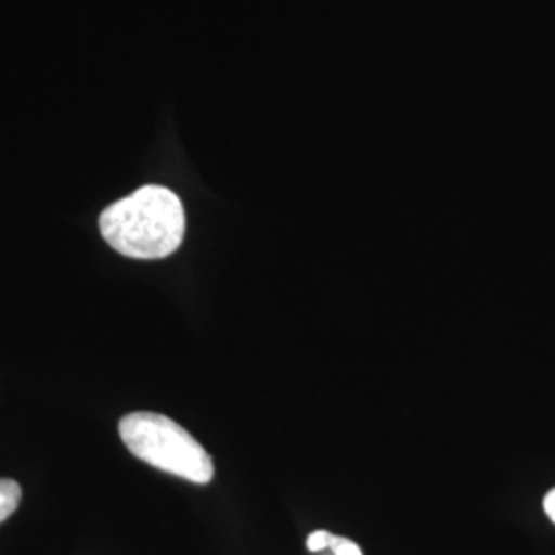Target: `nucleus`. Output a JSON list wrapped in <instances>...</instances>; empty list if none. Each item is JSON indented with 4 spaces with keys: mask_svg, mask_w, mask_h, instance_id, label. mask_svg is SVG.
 I'll return each instance as SVG.
<instances>
[{
    "mask_svg": "<svg viewBox=\"0 0 555 555\" xmlns=\"http://www.w3.org/2000/svg\"><path fill=\"white\" fill-rule=\"evenodd\" d=\"M100 229L126 258L163 259L176 254L183 241L185 212L176 192L144 185L103 210Z\"/></svg>",
    "mask_w": 555,
    "mask_h": 555,
    "instance_id": "nucleus-1",
    "label": "nucleus"
},
{
    "mask_svg": "<svg viewBox=\"0 0 555 555\" xmlns=\"http://www.w3.org/2000/svg\"><path fill=\"white\" fill-rule=\"evenodd\" d=\"M119 437L140 461L165 474L208 483L215 477V463L206 449L171 417L153 412H134L119 420Z\"/></svg>",
    "mask_w": 555,
    "mask_h": 555,
    "instance_id": "nucleus-2",
    "label": "nucleus"
},
{
    "mask_svg": "<svg viewBox=\"0 0 555 555\" xmlns=\"http://www.w3.org/2000/svg\"><path fill=\"white\" fill-rule=\"evenodd\" d=\"M21 502V486L13 479H0V522L17 511Z\"/></svg>",
    "mask_w": 555,
    "mask_h": 555,
    "instance_id": "nucleus-3",
    "label": "nucleus"
},
{
    "mask_svg": "<svg viewBox=\"0 0 555 555\" xmlns=\"http://www.w3.org/2000/svg\"><path fill=\"white\" fill-rule=\"evenodd\" d=\"M327 550H332V555H362L357 543L350 541V539H346V537H330Z\"/></svg>",
    "mask_w": 555,
    "mask_h": 555,
    "instance_id": "nucleus-4",
    "label": "nucleus"
},
{
    "mask_svg": "<svg viewBox=\"0 0 555 555\" xmlns=\"http://www.w3.org/2000/svg\"><path fill=\"white\" fill-rule=\"evenodd\" d=\"M330 537H332V533H327V531H315V533H311L309 539H307V550L313 552V554L321 552V550H327Z\"/></svg>",
    "mask_w": 555,
    "mask_h": 555,
    "instance_id": "nucleus-5",
    "label": "nucleus"
},
{
    "mask_svg": "<svg viewBox=\"0 0 555 555\" xmlns=\"http://www.w3.org/2000/svg\"><path fill=\"white\" fill-rule=\"evenodd\" d=\"M543 508H545L547 516L552 518V522H555V488L545 496V500H543Z\"/></svg>",
    "mask_w": 555,
    "mask_h": 555,
    "instance_id": "nucleus-6",
    "label": "nucleus"
}]
</instances>
